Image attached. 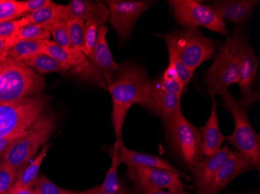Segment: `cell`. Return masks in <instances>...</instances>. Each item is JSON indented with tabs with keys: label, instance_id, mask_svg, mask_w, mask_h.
Here are the masks:
<instances>
[{
	"label": "cell",
	"instance_id": "obj_19",
	"mask_svg": "<svg viewBox=\"0 0 260 194\" xmlns=\"http://www.w3.org/2000/svg\"><path fill=\"white\" fill-rule=\"evenodd\" d=\"M258 4V0H219L208 7L222 20L240 25L250 17Z\"/></svg>",
	"mask_w": 260,
	"mask_h": 194
},
{
	"label": "cell",
	"instance_id": "obj_10",
	"mask_svg": "<svg viewBox=\"0 0 260 194\" xmlns=\"http://www.w3.org/2000/svg\"><path fill=\"white\" fill-rule=\"evenodd\" d=\"M233 33L235 37V52L239 61V84L242 95L241 100L252 105L259 100L258 90H252L258 73L259 59L254 52L248 35L240 25L235 27Z\"/></svg>",
	"mask_w": 260,
	"mask_h": 194
},
{
	"label": "cell",
	"instance_id": "obj_5",
	"mask_svg": "<svg viewBox=\"0 0 260 194\" xmlns=\"http://www.w3.org/2000/svg\"><path fill=\"white\" fill-rule=\"evenodd\" d=\"M49 100L35 95L17 101L0 103V138L34 126L50 113Z\"/></svg>",
	"mask_w": 260,
	"mask_h": 194
},
{
	"label": "cell",
	"instance_id": "obj_32",
	"mask_svg": "<svg viewBox=\"0 0 260 194\" xmlns=\"http://www.w3.org/2000/svg\"><path fill=\"white\" fill-rule=\"evenodd\" d=\"M19 175L7 163H0V194H11Z\"/></svg>",
	"mask_w": 260,
	"mask_h": 194
},
{
	"label": "cell",
	"instance_id": "obj_41",
	"mask_svg": "<svg viewBox=\"0 0 260 194\" xmlns=\"http://www.w3.org/2000/svg\"><path fill=\"white\" fill-rule=\"evenodd\" d=\"M78 194H102L101 192L100 186H95L91 189H87V190L79 192Z\"/></svg>",
	"mask_w": 260,
	"mask_h": 194
},
{
	"label": "cell",
	"instance_id": "obj_33",
	"mask_svg": "<svg viewBox=\"0 0 260 194\" xmlns=\"http://www.w3.org/2000/svg\"><path fill=\"white\" fill-rule=\"evenodd\" d=\"M43 54L55 58L58 62L65 65L68 68L69 71L71 70V68H70V64H71L70 49L66 50L62 47L57 45L53 41H45L44 42Z\"/></svg>",
	"mask_w": 260,
	"mask_h": 194
},
{
	"label": "cell",
	"instance_id": "obj_30",
	"mask_svg": "<svg viewBox=\"0 0 260 194\" xmlns=\"http://www.w3.org/2000/svg\"><path fill=\"white\" fill-rule=\"evenodd\" d=\"M84 22L77 20H69L68 30L70 48L83 52L84 46Z\"/></svg>",
	"mask_w": 260,
	"mask_h": 194
},
{
	"label": "cell",
	"instance_id": "obj_44",
	"mask_svg": "<svg viewBox=\"0 0 260 194\" xmlns=\"http://www.w3.org/2000/svg\"><path fill=\"white\" fill-rule=\"evenodd\" d=\"M7 58V57L0 56V61H1V60L4 59V58Z\"/></svg>",
	"mask_w": 260,
	"mask_h": 194
},
{
	"label": "cell",
	"instance_id": "obj_9",
	"mask_svg": "<svg viewBox=\"0 0 260 194\" xmlns=\"http://www.w3.org/2000/svg\"><path fill=\"white\" fill-rule=\"evenodd\" d=\"M167 3L175 20L185 28L204 27L221 35L230 34L225 22L208 6L201 5L194 0H169Z\"/></svg>",
	"mask_w": 260,
	"mask_h": 194
},
{
	"label": "cell",
	"instance_id": "obj_27",
	"mask_svg": "<svg viewBox=\"0 0 260 194\" xmlns=\"http://www.w3.org/2000/svg\"><path fill=\"white\" fill-rule=\"evenodd\" d=\"M165 38L166 44H167L168 51H169V67L176 72L177 75L179 77V80L182 81L185 86V90L188 88L189 82L192 80L193 76V73L190 70L188 69L182 60L179 58V55L177 54L176 50H175V47H174L173 43L170 39L167 38L165 37H160Z\"/></svg>",
	"mask_w": 260,
	"mask_h": 194
},
{
	"label": "cell",
	"instance_id": "obj_15",
	"mask_svg": "<svg viewBox=\"0 0 260 194\" xmlns=\"http://www.w3.org/2000/svg\"><path fill=\"white\" fill-rule=\"evenodd\" d=\"M181 99L182 96L164 91L153 81L151 82L146 98L140 106L165 122L181 109Z\"/></svg>",
	"mask_w": 260,
	"mask_h": 194
},
{
	"label": "cell",
	"instance_id": "obj_11",
	"mask_svg": "<svg viewBox=\"0 0 260 194\" xmlns=\"http://www.w3.org/2000/svg\"><path fill=\"white\" fill-rule=\"evenodd\" d=\"M109 21L119 35L120 45L129 40L137 20L142 14L151 8L156 1L150 0H108Z\"/></svg>",
	"mask_w": 260,
	"mask_h": 194
},
{
	"label": "cell",
	"instance_id": "obj_31",
	"mask_svg": "<svg viewBox=\"0 0 260 194\" xmlns=\"http://www.w3.org/2000/svg\"><path fill=\"white\" fill-rule=\"evenodd\" d=\"M100 23L95 20H87L84 25V46L83 53L90 60L97 43Z\"/></svg>",
	"mask_w": 260,
	"mask_h": 194
},
{
	"label": "cell",
	"instance_id": "obj_28",
	"mask_svg": "<svg viewBox=\"0 0 260 194\" xmlns=\"http://www.w3.org/2000/svg\"><path fill=\"white\" fill-rule=\"evenodd\" d=\"M154 83L164 91L179 96H182V93L185 90V86L179 80L176 72L169 67H168L163 75L158 80H155Z\"/></svg>",
	"mask_w": 260,
	"mask_h": 194
},
{
	"label": "cell",
	"instance_id": "obj_25",
	"mask_svg": "<svg viewBox=\"0 0 260 194\" xmlns=\"http://www.w3.org/2000/svg\"><path fill=\"white\" fill-rule=\"evenodd\" d=\"M53 23L54 22L37 23L22 27L14 37L15 45L19 41L22 40H50Z\"/></svg>",
	"mask_w": 260,
	"mask_h": 194
},
{
	"label": "cell",
	"instance_id": "obj_16",
	"mask_svg": "<svg viewBox=\"0 0 260 194\" xmlns=\"http://www.w3.org/2000/svg\"><path fill=\"white\" fill-rule=\"evenodd\" d=\"M109 30L107 25L99 27L97 43L90 58V62L102 75L107 86L115 81L119 68V65L114 60L108 45L106 37Z\"/></svg>",
	"mask_w": 260,
	"mask_h": 194
},
{
	"label": "cell",
	"instance_id": "obj_3",
	"mask_svg": "<svg viewBox=\"0 0 260 194\" xmlns=\"http://www.w3.org/2000/svg\"><path fill=\"white\" fill-rule=\"evenodd\" d=\"M44 88L43 78L25 64L8 57L0 61V103L39 95Z\"/></svg>",
	"mask_w": 260,
	"mask_h": 194
},
{
	"label": "cell",
	"instance_id": "obj_37",
	"mask_svg": "<svg viewBox=\"0 0 260 194\" xmlns=\"http://www.w3.org/2000/svg\"><path fill=\"white\" fill-rule=\"evenodd\" d=\"M20 28V20L0 22V37L14 38Z\"/></svg>",
	"mask_w": 260,
	"mask_h": 194
},
{
	"label": "cell",
	"instance_id": "obj_42",
	"mask_svg": "<svg viewBox=\"0 0 260 194\" xmlns=\"http://www.w3.org/2000/svg\"><path fill=\"white\" fill-rule=\"evenodd\" d=\"M12 194H38L35 189H20Z\"/></svg>",
	"mask_w": 260,
	"mask_h": 194
},
{
	"label": "cell",
	"instance_id": "obj_36",
	"mask_svg": "<svg viewBox=\"0 0 260 194\" xmlns=\"http://www.w3.org/2000/svg\"><path fill=\"white\" fill-rule=\"evenodd\" d=\"M49 115H48V116H49ZM44 119H45V118H44ZM43 120H42V121H43ZM42 121H39V123L36 124V125H34V126L27 128V129L17 131V132L12 134V135L5 137V138H0V157H1L4 153L7 152V150H8L13 144H15L19 140L24 138V137L27 136L28 134H30V133L42 122Z\"/></svg>",
	"mask_w": 260,
	"mask_h": 194
},
{
	"label": "cell",
	"instance_id": "obj_13",
	"mask_svg": "<svg viewBox=\"0 0 260 194\" xmlns=\"http://www.w3.org/2000/svg\"><path fill=\"white\" fill-rule=\"evenodd\" d=\"M252 169H255L253 164L245 154L232 151L214 179L197 194H218L235 178Z\"/></svg>",
	"mask_w": 260,
	"mask_h": 194
},
{
	"label": "cell",
	"instance_id": "obj_12",
	"mask_svg": "<svg viewBox=\"0 0 260 194\" xmlns=\"http://www.w3.org/2000/svg\"><path fill=\"white\" fill-rule=\"evenodd\" d=\"M127 175L134 184L144 185L168 191L183 189L179 175L165 169L140 166H127Z\"/></svg>",
	"mask_w": 260,
	"mask_h": 194
},
{
	"label": "cell",
	"instance_id": "obj_23",
	"mask_svg": "<svg viewBox=\"0 0 260 194\" xmlns=\"http://www.w3.org/2000/svg\"><path fill=\"white\" fill-rule=\"evenodd\" d=\"M23 63L39 73H53V72H65L68 68L58 62L55 58L45 54H39L31 58L23 61Z\"/></svg>",
	"mask_w": 260,
	"mask_h": 194
},
{
	"label": "cell",
	"instance_id": "obj_40",
	"mask_svg": "<svg viewBox=\"0 0 260 194\" xmlns=\"http://www.w3.org/2000/svg\"><path fill=\"white\" fill-rule=\"evenodd\" d=\"M15 45L14 38L0 37V56H8L9 51Z\"/></svg>",
	"mask_w": 260,
	"mask_h": 194
},
{
	"label": "cell",
	"instance_id": "obj_21",
	"mask_svg": "<svg viewBox=\"0 0 260 194\" xmlns=\"http://www.w3.org/2000/svg\"><path fill=\"white\" fill-rule=\"evenodd\" d=\"M59 20H67L66 6L52 3L45 8L27 14L20 19L21 27L37 23H52Z\"/></svg>",
	"mask_w": 260,
	"mask_h": 194
},
{
	"label": "cell",
	"instance_id": "obj_20",
	"mask_svg": "<svg viewBox=\"0 0 260 194\" xmlns=\"http://www.w3.org/2000/svg\"><path fill=\"white\" fill-rule=\"evenodd\" d=\"M202 137L203 153L204 156L217 154L222 148L226 137L223 135L219 127L217 115V103L215 98H212V109L207 123L200 128Z\"/></svg>",
	"mask_w": 260,
	"mask_h": 194
},
{
	"label": "cell",
	"instance_id": "obj_22",
	"mask_svg": "<svg viewBox=\"0 0 260 194\" xmlns=\"http://www.w3.org/2000/svg\"><path fill=\"white\" fill-rule=\"evenodd\" d=\"M49 150V146L48 144L43 145L42 151L36 156L31 163L25 168L17 178L11 194L20 189H34L39 176V169Z\"/></svg>",
	"mask_w": 260,
	"mask_h": 194
},
{
	"label": "cell",
	"instance_id": "obj_8",
	"mask_svg": "<svg viewBox=\"0 0 260 194\" xmlns=\"http://www.w3.org/2000/svg\"><path fill=\"white\" fill-rule=\"evenodd\" d=\"M55 121L49 114L30 134L13 144L7 152L0 157V163H7L20 173L31 163L39 148L52 136L55 130Z\"/></svg>",
	"mask_w": 260,
	"mask_h": 194
},
{
	"label": "cell",
	"instance_id": "obj_7",
	"mask_svg": "<svg viewBox=\"0 0 260 194\" xmlns=\"http://www.w3.org/2000/svg\"><path fill=\"white\" fill-rule=\"evenodd\" d=\"M207 93L211 98L227 93L232 85L239 83V61L235 52V37L233 32L214 58V62L205 74Z\"/></svg>",
	"mask_w": 260,
	"mask_h": 194
},
{
	"label": "cell",
	"instance_id": "obj_6",
	"mask_svg": "<svg viewBox=\"0 0 260 194\" xmlns=\"http://www.w3.org/2000/svg\"><path fill=\"white\" fill-rule=\"evenodd\" d=\"M170 39L184 65L194 73L199 66L212 58L219 42L206 37L199 28H185L157 35Z\"/></svg>",
	"mask_w": 260,
	"mask_h": 194
},
{
	"label": "cell",
	"instance_id": "obj_39",
	"mask_svg": "<svg viewBox=\"0 0 260 194\" xmlns=\"http://www.w3.org/2000/svg\"><path fill=\"white\" fill-rule=\"evenodd\" d=\"M136 194H172L169 191L157 189L144 185L134 184Z\"/></svg>",
	"mask_w": 260,
	"mask_h": 194
},
{
	"label": "cell",
	"instance_id": "obj_38",
	"mask_svg": "<svg viewBox=\"0 0 260 194\" xmlns=\"http://www.w3.org/2000/svg\"><path fill=\"white\" fill-rule=\"evenodd\" d=\"M23 3L27 14H30L41 9L45 8L47 6L50 5L53 1L52 0H26V1H23Z\"/></svg>",
	"mask_w": 260,
	"mask_h": 194
},
{
	"label": "cell",
	"instance_id": "obj_4",
	"mask_svg": "<svg viewBox=\"0 0 260 194\" xmlns=\"http://www.w3.org/2000/svg\"><path fill=\"white\" fill-rule=\"evenodd\" d=\"M166 135L171 148L184 166L192 170L204 160L202 137L200 128L188 121L182 108L165 121Z\"/></svg>",
	"mask_w": 260,
	"mask_h": 194
},
{
	"label": "cell",
	"instance_id": "obj_34",
	"mask_svg": "<svg viewBox=\"0 0 260 194\" xmlns=\"http://www.w3.org/2000/svg\"><path fill=\"white\" fill-rule=\"evenodd\" d=\"M34 189L38 194H78L79 192L59 187L43 174H39Z\"/></svg>",
	"mask_w": 260,
	"mask_h": 194
},
{
	"label": "cell",
	"instance_id": "obj_24",
	"mask_svg": "<svg viewBox=\"0 0 260 194\" xmlns=\"http://www.w3.org/2000/svg\"><path fill=\"white\" fill-rule=\"evenodd\" d=\"M44 42L40 40H22L9 51L8 58L23 62L35 55L43 53Z\"/></svg>",
	"mask_w": 260,
	"mask_h": 194
},
{
	"label": "cell",
	"instance_id": "obj_17",
	"mask_svg": "<svg viewBox=\"0 0 260 194\" xmlns=\"http://www.w3.org/2000/svg\"><path fill=\"white\" fill-rule=\"evenodd\" d=\"M233 150L229 145H224L221 149L212 156H205L204 160L191 170L193 186L197 193L206 187L214 179L219 169L226 161Z\"/></svg>",
	"mask_w": 260,
	"mask_h": 194
},
{
	"label": "cell",
	"instance_id": "obj_43",
	"mask_svg": "<svg viewBox=\"0 0 260 194\" xmlns=\"http://www.w3.org/2000/svg\"><path fill=\"white\" fill-rule=\"evenodd\" d=\"M172 194H188L185 190V188L183 189H178L175 190L169 191Z\"/></svg>",
	"mask_w": 260,
	"mask_h": 194
},
{
	"label": "cell",
	"instance_id": "obj_26",
	"mask_svg": "<svg viewBox=\"0 0 260 194\" xmlns=\"http://www.w3.org/2000/svg\"><path fill=\"white\" fill-rule=\"evenodd\" d=\"M119 166L120 164L117 161L116 159L112 157L110 169L106 173L103 183L100 185L101 192L102 194H130L122 186L118 176V169Z\"/></svg>",
	"mask_w": 260,
	"mask_h": 194
},
{
	"label": "cell",
	"instance_id": "obj_2",
	"mask_svg": "<svg viewBox=\"0 0 260 194\" xmlns=\"http://www.w3.org/2000/svg\"><path fill=\"white\" fill-rule=\"evenodd\" d=\"M220 96V106L230 111L235 122V131L226 139L235 148V151L245 154L252 162L255 170L259 172L260 136L254 131L248 114L252 105L237 100L229 92Z\"/></svg>",
	"mask_w": 260,
	"mask_h": 194
},
{
	"label": "cell",
	"instance_id": "obj_29",
	"mask_svg": "<svg viewBox=\"0 0 260 194\" xmlns=\"http://www.w3.org/2000/svg\"><path fill=\"white\" fill-rule=\"evenodd\" d=\"M23 1L0 0V22L16 20L27 15Z\"/></svg>",
	"mask_w": 260,
	"mask_h": 194
},
{
	"label": "cell",
	"instance_id": "obj_18",
	"mask_svg": "<svg viewBox=\"0 0 260 194\" xmlns=\"http://www.w3.org/2000/svg\"><path fill=\"white\" fill-rule=\"evenodd\" d=\"M67 20H77L86 22L95 20L105 25L109 20V11L105 3L90 0H72L66 5Z\"/></svg>",
	"mask_w": 260,
	"mask_h": 194
},
{
	"label": "cell",
	"instance_id": "obj_1",
	"mask_svg": "<svg viewBox=\"0 0 260 194\" xmlns=\"http://www.w3.org/2000/svg\"><path fill=\"white\" fill-rule=\"evenodd\" d=\"M151 82L145 68L125 62L119 65L115 81L107 86L112 96V122L117 141H123L122 128L127 113L131 106L143 103Z\"/></svg>",
	"mask_w": 260,
	"mask_h": 194
},
{
	"label": "cell",
	"instance_id": "obj_14",
	"mask_svg": "<svg viewBox=\"0 0 260 194\" xmlns=\"http://www.w3.org/2000/svg\"><path fill=\"white\" fill-rule=\"evenodd\" d=\"M109 152L111 157L115 158L119 164L124 163L126 166H147V167L165 169L168 171L179 175L182 179L185 180H192L190 176L185 174L162 158L128 149L123 144V141H116L115 145L111 148Z\"/></svg>",
	"mask_w": 260,
	"mask_h": 194
},
{
	"label": "cell",
	"instance_id": "obj_35",
	"mask_svg": "<svg viewBox=\"0 0 260 194\" xmlns=\"http://www.w3.org/2000/svg\"><path fill=\"white\" fill-rule=\"evenodd\" d=\"M52 36L54 42L66 50H70V44L69 38L68 21L59 20L54 22L52 29Z\"/></svg>",
	"mask_w": 260,
	"mask_h": 194
}]
</instances>
